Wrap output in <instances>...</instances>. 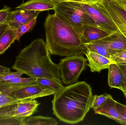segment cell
<instances>
[{
  "mask_svg": "<svg viewBox=\"0 0 126 125\" xmlns=\"http://www.w3.org/2000/svg\"><path fill=\"white\" fill-rule=\"evenodd\" d=\"M37 83L35 80L30 77H18L7 81L0 82V91L10 95L13 92L24 87Z\"/></svg>",
  "mask_w": 126,
  "mask_h": 125,
  "instance_id": "cell-12",
  "label": "cell"
},
{
  "mask_svg": "<svg viewBox=\"0 0 126 125\" xmlns=\"http://www.w3.org/2000/svg\"><path fill=\"white\" fill-rule=\"evenodd\" d=\"M109 94H104L101 95H94L93 101L92 104V108L94 110L101 106L107 100L110 95Z\"/></svg>",
  "mask_w": 126,
  "mask_h": 125,
  "instance_id": "cell-26",
  "label": "cell"
},
{
  "mask_svg": "<svg viewBox=\"0 0 126 125\" xmlns=\"http://www.w3.org/2000/svg\"><path fill=\"white\" fill-rule=\"evenodd\" d=\"M17 103L0 108V120L7 117L14 116L15 108Z\"/></svg>",
  "mask_w": 126,
  "mask_h": 125,
  "instance_id": "cell-23",
  "label": "cell"
},
{
  "mask_svg": "<svg viewBox=\"0 0 126 125\" xmlns=\"http://www.w3.org/2000/svg\"><path fill=\"white\" fill-rule=\"evenodd\" d=\"M40 12L17 9L9 12L6 22L9 27L15 30L32 18L38 16Z\"/></svg>",
  "mask_w": 126,
  "mask_h": 125,
  "instance_id": "cell-10",
  "label": "cell"
},
{
  "mask_svg": "<svg viewBox=\"0 0 126 125\" xmlns=\"http://www.w3.org/2000/svg\"><path fill=\"white\" fill-rule=\"evenodd\" d=\"M38 16L30 20L29 21L19 26L16 29V40L19 41L21 37L26 33L30 31L34 27L37 22Z\"/></svg>",
  "mask_w": 126,
  "mask_h": 125,
  "instance_id": "cell-21",
  "label": "cell"
},
{
  "mask_svg": "<svg viewBox=\"0 0 126 125\" xmlns=\"http://www.w3.org/2000/svg\"><path fill=\"white\" fill-rule=\"evenodd\" d=\"M11 9V7L5 5L3 9L0 10V24L6 23Z\"/></svg>",
  "mask_w": 126,
  "mask_h": 125,
  "instance_id": "cell-29",
  "label": "cell"
},
{
  "mask_svg": "<svg viewBox=\"0 0 126 125\" xmlns=\"http://www.w3.org/2000/svg\"><path fill=\"white\" fill-rule=\"evenodd\" d=\"M93 42L102 45L112 56L126 50V37L119 30Z\"/></svg>",
  "mask_w": 126,
  "mask_h": 125,
  "instance_id": "cell-9",
  "label": "cell"
},
{
  "mask_svg": "<svg viewBox=\"0 0 126 125\" xmlns=\"http://www.w3.org/2000/svg\"><path fill=\"white\" fill-rule=\"evenodd\" d=\"M20 100H18L10 95L0 92V108L17 103Z\"/></svg>",
  "mask_w": 126,
  "mask_h": 125,
  "instance_id": "cell-25",
  "label": "cell"
},
{
  "mask_svg": "<svg viewBox=\"0 0 126 125\" xmlns=\"http://www.w3.org/2000/svg\"><path fill=\"white\" fill-rule=\"evenodd\" d=\"M55 92L38 84L24 87L11 93L10 95L18 100H33L55 94Z\"/></svg>",
  "mask_w": 126,
  "mask_h": 125,
  "instance_id": "cell-8",
  "label": "cell"
},
{
  "mask_svg": "<svg viewBox=\"0 0 126 125\" xmlns=\"http://www.w3.org/2000/svg\"><path fill=\"white\" fill-rule=\"evenodd\" d=\"M85 55L89 62L87 65L92 72L100 73L103 70L108 69L113 63L111 59L88 50Z\"/></svg>",
  "mask_w": 126,
  "mask_h": 125,
  "instance_id": "cell-13",
  "label": "cell"
},
{
  "mask_svg": "<svg viewBox=\"0 0 126 125\" xmlns=\"http://www.w3.org/2000/svg\"></svg>",
  "mask_w": 126,
  "mask_h": 125,
  "instance_id": "cell-39",
  "label": "cell"
},
{
  "mask_svg": "<svg viewBox=\"0 0 126 125\" xmlns=\"http://www.w3.org/2000/svg\"><path fill=\"white\" fill-rule=\"evenodd\" d=\"M56 5L49 0H29L16 7L28 10L42 11L54 10Z\"/></svg>",
  "mask_w": 126,
  "mask_h": 125,
  "instance_id": "cell-17",
  "label": "cell"
},
{
  "mask_svg": "<svg viewBox=\"0 0 126 125\" xmlns=\"http://www.w3.org/2000/svg\"><path fill=\"white\" fill-rule=\"evenodd\" d=\"M99 1L109 13L119 31L126 37V9L112 0Z\"/></svg>",
  "mask_w": 126,
  "mask_h": 125,
  "instance_id": "cell-7",
  "label": "cell"
},
{
  "mask_svg": "<svg viewBox=\"0 0 126 125\" xmlns=\"http://www.w3.org/2000/svg\"><path fill=\"white\" fill-rule=\"evenodd\" d=\"M123 93L124 94V96H125V97H126V91H123Z\"/></svg>",
  "mask_w": 126,
  "mask_h": 125,
  "instance_id": "cell-37",
  "label": "cell"
},
{
  "mask_svg": "<svg viewBox=\"0 0 126 125\" xmlns=\"http://www.w3.org/2000/svg\"><path fill=\"white\" fill-rule=\"evenodd\" d=\"M55 5H57L61 3L67 1H75L80 3H85L81 0H49Z\"/></svg>",
  "mask_w": 126,
  "mask_h": 125,
  "instance_id": "cell-32",
  "label": "cell"
},
{
  "mask_svg": "<svg viewBox=\"0 0 126 125\" xmlns=\"http://www.w3.org/2000/svg\"><path fill=\"white\" fill-rule=\"evenodd\" d=\"M12 68L34 79L46 78L62 82L58 64L52 61L46 43L37 39L22 49Z\"/></svg>",
  "mask_w": 126,
  "mask_h": 125,
  "instance_id": "cell-2",
  "label": "cell"
},
{
  "mask_svg": "<svg viewBox=\"0 0 126 125\" xmlns=\"http://www.w3.org/2000/svg\"><path fill=\"white\" fill-rule=\"evenodd\" d=\"M80 4L83 9L92 18L97 26L110 34L119 30L99 1L91 3H81Z\"/></svg>",
  "mask_w": 126,
  "mask_h": 125,
  "instance_id": "cell-6",
  "label": "cell"
},
{
  "mask_svg": "<svg viewBox=\"0 0 126 125\" xmlns=\"http://www.w3.org/2000/svg\"><path fill=\"white\" fill-rule=\"evenodd\" d=\"M108 82L110 88L118 89L123 91L124 88L122 71L118 65L112 63L109 67Z\"/></svg>",
  "mask_w": 126,
  "mask_h": 125,
  "instance_id": "cell-16",
  "label": "cell"
},
{
  "mask_svg": "<svg viewBox=\"0 0 126 125\" xmlns=\"http://www.w3.org/2000/svg\"><path fill=\"white\" fill-rule=\"evenodd\" d=\"M16 31L8 27L0 37V55L3 54L16 40Z\"/></svg>",
  "mask_w": 126,
  "mask_h": 125,
  "instance_id": "cell-18",
  "label": "cell"
},
{
  "mask_svg": "<svg viewBox=\"0 0 126 125\" xmlns=\"http://www.w3.org/2000/svg\"><path fill=\"white\" fill-rule=\"evenodd\" d=\"M54 95L53 114L65 123L75 124L81 122L92 108L94 95L91 87L85 81L64 86Z\"/></svg>",
  "mask_w": 126,
  "mask_h": 125,
  "instance_id": "cell-1",
  "label": "cell"
},
{
  "mask_svg": "<svg viewBox=\"0 0 126 125\" xmlns=\"http://www.w3.org/2000/svg\"><path fill=\"white\" fill-rule=\"evenodd\" d=\"M116 102L112 96L110 95L107 100L101 106L94 110L95 114L103 115L121 125H126V121L117 109Z\"/></svg>",
  "mask_w": 126,
  "mask_h": 125,
  "instance_id": "cell-11",
  "label": "cell"
},
{
  "mask_svg": "<svg viewBox=\"0 0 126 125\" xmlns=\"http://www.w3.org/2000/svg\"><path fill=\"white\" fill-rule=\"evenodd\" d=\"M87 60L82 55L66 57L61 59L58 66L64 84L69 86L78 82L80 75L86 69Z\"/></svg>",
  "mask_w": 126,
  "mask_h": 125,
  "instance_id": "cell-5",
  "label": "cell"
},
{
  "mask_svg": "<svg viewBox=\"0 0 126 125\" xmlns=\"http://www.w3.org/2000/svg\"></svg>",
  "mask_w": 126,
  "mask_h": 125,
  "instance_id": "cell-38",
  "label": "cell"
},
{
  "mask_svg": "<svg viewBox=\"0 0 126 125\" xmlns=\"http://www.w3.org/2000/svg\"><path fill=\"white\" fill-rule=\"evenodd\" d=\"M10 71V70L9 68L0 65V75Z\"/></svg>",
  "mask_w": 126,
  "mask_h": 125,
  "instance_id": "cell-34",
  "label": "cell"
},
{
  "mask_svg": "<svg viewBox=\"0 0 126 125\" xmlns=\"http://www.w3.org/2000/svg\"><path fill=\"white\" fill-rule=\"evenodd\" d=\"M26 118L18 117H10L0 120V125H24Z\"/></svg>",
  "mask_w": 126,
  "mask_h": 125,
  "instance_id": "cell-24",
  "label": "cell"
},
{
  "mask_svg": "<svg viewBox=\"0 0 126 125\" xmlns=\"http://www.w3.org/2000/svg\"><path fill=\"white\" fill-rule=\"evenodd\" d=\"M35 80L37 83L52 90L55 92V93L60 91L64 87L62 82L50 79L37 78Z\"/></svg>",
  "mask_w": 126,
  "mask_h": 125,
  "instance_id": "cell-20",
  "label": "cell"
},
{
  "mask_svg": "<svg viewBox=\"0 0 126 125\" xmlns=\"http://www.w3.org/2000/svg\"><path fill=\"white\" fill-rule=\"evenodd\" d=\"M86 3H95L99 1L100 0H81Z\"/></svg>",
  "mask_w": 126,
  "mask_h": 125,
  "instance_id": "cell-36",
  "label": "cell"
},
{
  "mask_svg": "<svg viewBox=\"0 0 126 125\" xmlns=\"http://www.w3.org/2000/svg\"><path fill=\"white\" fill-rule=\"evenodd\" d=\"M110 34L104 29L97 26H87L83 31L80 36L83 43L86 44L104 38Z\"/></svg>",
  "mask_w": 126,
  "mask_h": 125,
  "instance_id": "cell-15",
  "label": "cell"
},
{
  "mask_svg": "<svg viewBox=\"0 0 126 125\" xmlns=\"http://www.w3.org/2000/svg\"><path fill=\"white\" fill-rule=\"evenodd\" d=\"M126 8V0H112Z\"/></svg>",
  "mask_w": 126,
  "mask_h": 125,
  "instance_id": "cell-35",
  "label": "cell"
},
{
  "mask_svg": "<svg viewBox=\"0 0 126 125\" xmlns=\"http://www.w3.org/2000/svg\"><path fill=\"white\" fill-rule=\"evenodd\" d=\"M111 61L113 63L126 65V50L113 55Z\"/></svg>",
  "mask_w": 126,
  "mask_h": 125,
  "instance_id": "cell-28",
  "label": "cell"
},
{
  "mask_svg": "<svg viewBox=\"0 0 126 125\" xmlns=\"http://www.w3.org/2000/svg\"><path fill=\"white\" fill-rule=\"evenodd\" d=\"M80 3L63 2L56 5L54 10L55 14L73 27L80 36L87 26H97L92 18L83 9Z\"/></svg>",
  "mask_w": 126,
  "mask_h": 125,
  "instance_id": "cell-4",
  "label": "cell"
},
{
  "mask_svg": "<svg viewBox=\"0 0 126 125\" xmlns=\"http://www.w3.org/2000/svg\"><path fill=\"white\" fill-rule=\"evenodd\" d=\"M120 67L123 73L124 88L123 91L126 90V65L117 64Z\"/></svg>",
  "mask_w": 126,
  "mask_h": 125,
  "instance_id": "cell-31",
  "label": "cell"
},
{
  "mask_svg": "<svg viewBox=\"0 0 126 125\" xmlns=\"http://www.w3.org/2000/svg\"><path fill=\"white\" fill-rule=\"evenodd\" d=\"M39 105L40 103L35 99L20 100L16 106L14 116L26 119L37 111Z\"/></svg>",
  "mask_w": 126,
  "mask_h": 125,
  "instance_id": "cell-14",
  "label": "cell"
},
{
  "mask_svg": "<svg viewBox=\"0 0 126 125\" xmlns=\"http://www.w3.org/2000/svg\"><path fill=\"white\" fill-rule=\"evenodd\" d=\"M116 106L117 109L121 114L125 121H126V105L116 102Z\"/></svg>",
  "mask_w": 126,
  "mask_h": 125,
  "instance_id": "cell-30",
  "label": "cell"
},
{
  "mask_svg": "<svg viewBox=\"0 0 126 125\" xmlns=\"http://www.w3.org/2000/svg\"><path fill=\"white\" fill-rule=\"evenodd\" d=\"M24 73L20 71L16 70V72H7L0 75V82L6 81L18 77H21Z\"/></svg>",
  "mask_w": 126,
  "mask_h": 125,
  "instance_id": "cell-27",
  "label": "cell"
},
{
  "mask_svg": "<svg viewBox=\"0 0 126 125\" xmlns=\"http://www.w3.org/2000/svg\"><path fill=\"white\" fill-rule=\"evenodd\" d=\"M84 45L89 50L103 56L111 60L112 56L101 45L93 42Z\"/></svg>",
  "mask_w": 126,
  "mask_h": 125,
  "instance_id": "cell-22",
  "label": "cell"
},
{
  "mask_svg": "<svg viewBox=\"0 0 126 125\" xmlns=\"http://www.w3.org/2000/svg\"><path fill=\"white\" fill-rule=\"evenodd\" d=\"M44 26L50 54L66 57L86 53L87 48L78 32L56 15L49 14Z\"/></svg>",
  "mask_w": 126,
  "mask_h": 125,
  "instance_id": "cell-3",
  "label": "cell"
},
{
  "mask_svg": "<svg viewBox=\"0 0 126 125\" xmlns=\"http://www.w3.org/2000/svg\"><path fill=\"white\" fill-rule=\"evenodd\" d=\"M8 27H9V26L7 25L6 22L2 24H0V37Z\"/></svg>",
  "mask_w": 126,
  "mask_h": 125,
  "instance_id": "cell-33",
  "label": "cell"
},
{
  "mask_svg": "<svg viewBox=\"0 0 126 125\" xmlns=\"http://www.w3.org/2000/svg\"><path fill=\"white\" fill-rule=\"evenodd\" d=\"M57 121L52 117L37 116L29 117L25 119L24 125H56Z\"/></svg>",
  "mask_w": 126,
  "mask_h": 125,
  "instance_id": "cell-19",
  "label": "cell"
}]
</instances>
